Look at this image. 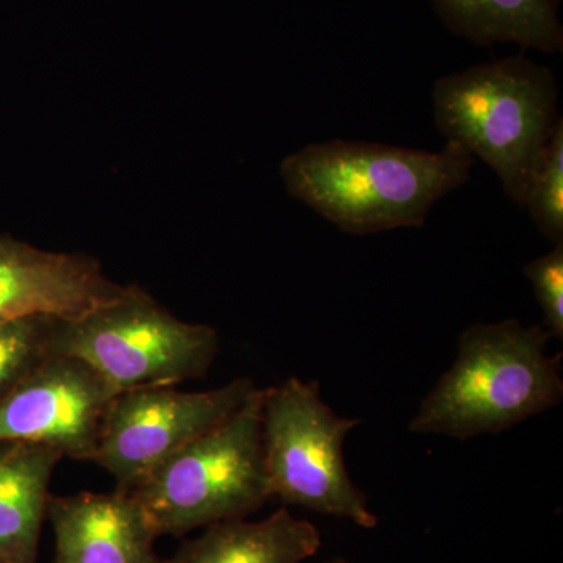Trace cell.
<instances>
[{"label": "cell", "instance_id": "obj_3", "mask_svg": "<svg viewBox=\"0 0 563 563\" xmlns=\"http://www.w3.org/2000/svg\"><path fill=\"white\" fill-rule=\"evenodd\" d=\"M558 98L553 70L515 55L437 80L433 122L446 143L487 163L506 195L525 207L533 173L561 118Z\"/></svg>", "mask_w": 563, "mask_h": 563}, {"label": "cell", "instance_id": "obj_7", "mask_svg": "<svg viewBox=\"0 0 563 563\" xmlns=\"http://www.w3.org/2000/svg\"><path fill=\"white\" fill-rule=\"evenodd\" d=\"M255 390L254 380L239 377L210 391L152 387L121 393L90 462L113 476L114 490L132 493L181 448L229 420Z\"/></svg>", "mask_w": 563, "mask_h": 563}, {"label": "cell", "instance_id": "obj_13", "mask_svg": "<svg viewBox=\"0 0 563 563\" xmlns=\"http://www.w3.org/2000/svg\"><path fill=\"white\" fill-rule=\"evenodd\" d=\"M562 0H431L453 35L476 46L514 43L523 49L558 54L563 49L559 10Z\"/></svg>", "mask_w": 563, "mask_h": 563}, {"label": "cell", "instance_id": "obj_8", "mask_svg": "<svg viewBox=\"0 0 563 563\" xmlns=\"http://www.w3.org/2000/svg\"><path fill=\"white\" fill-rule=\"evenodd\" d=\"M117 396L87 362L49 354L0 401V442L46 444L90 462Z\"/></svg>", "mask_w": 563, "mask_h": 563}, {"label": "cell", "instance_id": "obj_12", "mask_svg": "<svg viewBox=\"0 0 563 563\" xmlns=\"http://www.w3.org/2000/svg\"><path fill=\"white\" fill-rule=\"evenodd\" d=\"M320 548L317 526L282 507L265 520L233 518L207 526L162 563H302Z\"/></svg>", "mask_w": 563, "mask_h": 563}, {"label": "cell", "instance_id": "obj_2", "mask_svg": "<svg viewBox=\"0 0 563 563\" xmlns=\"http://www.w3.org/2000/svg\"><path fill=\"white\" fill-rule=\"evenodd\" d=\"M550 339L543 325L517 320L470 325L459 336L454 365L426 396L409 431L473 439L559 406L563 355L547 354Z\"/></svg>", "mask_w": 563, "mask_h": 563}, {"label": "cell", "instance_id": "obj_11", "mask_svg": "<svg viewBox=\"0 0 563 563\" xmlns=\"http://www.w3.org/2000/svg\"><path fill=\"white\" fill-rule=\"evenodd\" d=\"M62 459L46 444L0 442V563H38L49 485Z\"/></svg>", "mask_w": 563, "mask_h": 563}, {"label": "cell", "instance_id": "obj_16", "mask_svg": "<svg viewBox=\"0 0 563 563\" xmlns=\"http://www.w3.org/2000/svg\"><path fill=\"white\" fill-rule=\"evenodd\" d=\"M526 279L531 282L543 313V328L554 339L563 340V243L543 257L529 262Z\"/></svg>", "mask_w": 563, "mask_h": 563}, {"label": "cell", "instance_id": "obj_5", "mask_svg": "<svg viewBox=\"0 0 563 563\" xmlns=\"http://www.w3.org/2000/svg\"><path fill=\"white\" fill-rule=\"evenodd\" d=\"M218 351L213 328L179 320L132 285L84 317L57 320L51 339V354L87 362L117 395L201 379Z\"/></svg>", "mask_w": 563, "mask_h": 563}, {"label": "cell", "instance_id": "obj_14", "mask_svg": "<svg viewBox=\"0 0 563 563\" xmlns=\"http://www.w3.org/2000/svg\"><path fill=\"white\" fill-rule=\"evenodd\" d=\"M57 320L32 314L0 325V401L51 354Z\"/></svg>", "mask_w": 563, "mask_h": 563}, {"label": "cell", "instance_id": "obj_1", "mask_svg": "<svg viewBox=\"0 0 563 563\" xmlns=\"http://www.w3.org/2000/svg\"><path fill=\"white\" fill-rule=\"evenodd\" d=\"M474 157L454 143L440 152L333 140L280 163L292 198L351 235L422 228L440 199L470 179Z\"/></svg>", "mask_w": 563, "mask_h": 563}, {"label": "cell", "instance_id": "obj_6", "mask_svg": "<svg viewBox=\"0 0 563 563\" xmlns=\"http://www.w3.org/2000/svg\"><path fill=\"white\" fill-rule=\"evenodd\" d=\"M322 401L320 384L290 377L263 390L262 444L273 498L365 529L377 526L344 463L347 433L361 424Z\"/></svg>", "mask_w": 563, "mask_h": 563}, {"label": "cell", "instance_id": "obj_15", "mask_svg": "<svg viewBox=\"0 0 563 563\" xmlns=\"http://www.w3.org/2000/svg\"><path fill=\"white\" fill-rule=\"evenodd\" d=\"M525 207L539 231L554 244L563 243V122L559 118L533 173Z\"/></svg>", "mask_w": 563, "mask_h": 563}, {"label": "cell", "instance_id": "obj_10", "mask_svg": "<svg viewBox=\"0 0 563 563\" xmlns=\"http://www.w3.org/2000/svg\"><path fill=\"white\" fill-rule=\"evenodd\" d=\"M54 563H162L154 529L132 493L52 496Z\"/></svg>", "mask_w": 563, "mask_h": 563}, {"label": "cell", "instance_id": "obj_17", "mask_svg": "<svg viewBox=\"0 0 563 563\" xmlns=\"http://www.w3.org/2000/svg\"><path fill=\"white\" fill-rule=\"evenodd\" d=\"M322 563H351V562L346 561V559L336 558V559H332V561H325Z\"/></svg>", "mask_w": 563, "mask_h": 563}, {"label": "cell", "instance_id": "obj_9", "mask_svg": "<svg viewBox=\"0 0 563 563\" xmlns=\"http://www.w3.org/2000/svg\"><path fill=\"white\" fill-rule=\"evenodd\" d=\"M129 288L110 280L88 255L43 251L0 236V325L32 314L74 320Z\"/></svg>", "mask_w": 563, "mask_h": 563}, {"label": "cell", "instance_id": "obj_4", "mask_svg": "<svg viewBox=\"0 0 563 563\" xmlns=\"http://www.w3.org/2000/svg\"><path fill=\"white\" fill-rule=\"evenodd\" d=\"M263 390L162 463L132 492L155 536L246 518L273 499L262 444Z\"/></svg>", "mask_w": 563, "mask_h": 563}]
</instances>
